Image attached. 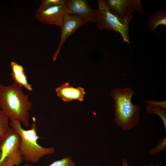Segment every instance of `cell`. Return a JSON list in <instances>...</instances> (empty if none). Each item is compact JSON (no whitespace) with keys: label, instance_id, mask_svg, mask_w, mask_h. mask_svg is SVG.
<instances>
[{"label":"cell","instance_id":"4fadbf2b","mask_svg":"<svg viewBox=\"0 0 166 166\" xmlns=\"http://www.w3.org/2000/svg\"><path fill=\"white\" fill-rule=\"evenodd\" d=\"M147 112L151 114L157 115L163 121L164 127L166 130V110L158 106L148 104L146 107Z\"/></svg>","mask_w":166,"mask_h":166},{"label":"cell","instance_id":"7c38bea8","mask_svg":"<svg viewBox=\"0 0 166 166\" xmlns=\"http://www.w3.org/2000/svg\"><path fill=\"white\" fill-rule=\"evenodd\" d=\"M160 25H166V11L164 10L154 12L149 17L148 26L151 31L155 32Z\"/></svg>","mask_w":166,"mask_h":166},{"label":"cell","instance_id":"2e32d148","mask_svg":"<svg viewBox=\"0 0 166 166\" xmlns=\"http://www.w3.org/2000/svg\"><path fill=\"white\" fill-rule=\"evenodd\" d=\"M47 166H76V163L70 157L55 160Z\"/></svg>","mask_w":166,"mask_h":166},{"label":"cell","instance_id":"8992f818","mask_svg":"<svg viewBox=\"0 0 166 166\" xmlns=\"http://www.w3.org/2000/svg\"><path fill=\"white\" fill-rule=\"evenodd\" d=\"M108 7L118 18L132 20V14L135 10L142 14V6L140 0H106Z\"/></svg>","mask_w":166,"mask_h":166},{"label":"cell","instance_id":"e0dca14e","mask_svg":"<svg viewBox=\"0 0 166 166\" xmlns=\"http://www.w3.org/2000/svg\"><path fill=\"white\" fill-rule=\"evenodd\" d=\"M166 149V137L160 139L158 144L152 148L149 152L150 155L158 153Z\"/></svg>","mask_w":166,"mask_h":166},{"label":"cell","instance_id":"52a82bcc","mask_svg":"<svg viewBox=\"0 0 166 166\" xmlns=\"http://www.w3.org/2000/svg\"><path fill=\"white\" fill-rule=\"evenodd\" d=\"M69 12L65 4L52 6L40 11L36 10L35 17L45 24L61 26L65 17Z\"/></svg>","mask_w":166,"mask_h":166},{"label":"cell","instance_id":"9c48e42d","mask_svg":"<svg viewBox=\"0 0 166 166\" xmlns=\"http://www.w3.org/2000/svg\"><path fill=\"white\" fill-rule=\"evenodd\" d=\"M69 14L79 16L88 22H95L96 10L92 9L86 0H66Z\"/></svg>","mask_w":166,"mask_h":166},{"label":"cell","instance_id":"7a4b0ae2","mask_svg":"<svg viewBox=\"0 0 166 166\" xmlns=\"http://www.w3.org/2000/svg\"><path fill=\"white\" fill-rule=\"evenodd\" d=\"M134 94V91L129 87L115 88L110 93L114 101L115 121L125 131L136 127L139 121L140 107L131 101Z\"/></svg>","mask_w":166,"mask_h":166},{"label":"cell","instance_id":"5bb4252c","mask_svg":"<svg viewBox=\"0 0 166 166\" xmlns=\"http://www.w3.org/2000/svg\"><path fill=\"white\" fill-rule=\"evenodd\" d=\"M9 119L8 117L0 110V139L5 136L11 128Z\"/></svg>","mask_w":166,"mask_h":166},{"label":"cell","instance_id":"277c9868","mask_svg":"<svg viewBox=\"0 0 166 166\" xmlns=\"http://www.w3.org/2000/svg\"><path fill=\"white\" fill-rule=\"evenodd\" d=\"M95 23L100 30H108L120 33L123 42L129 43V24L131 20L119 18L109 10L105 0H97Z\"/></svg>","mask_w":166,"mask_h":166},{"label":"cell","instance_id":"5b68a950","mask_svg":"<svg viewBox=\"0 0 166 166\" xmlns=\"http://www.w3.org/2000/svg\"><path fill=\"white\" fill-rule=\"evenodd\" d=\"M21 137L12 128L0 139V166L21 165L24 161L20 151Z\"/></svg>","mask_w":166,"mask_h":166},{"label":"cell","instance_id":"ba28073f","mask_svg":"<svg viewBox=\"0 0 166 166\" xmlns=\"http://www.w3.org/2000/svg\"><path fill=\"white\" fill-rule=\"evenodd\" d=\"M87 22L82 18L71 14H67L65 17L60 26V40L58 48L53 54V61L56 60L62 46L67 38L77 29Z\"/></svg>","mask_w":166,"mask_h":166},{"label":"cell","instance_id":"ac0fdd59","mask_svg":"<svg viewBox=\"0 0 166 166\" xmlns=\"http://www.w3.org/2000/svg\"><path fill=\"white\" fill-rule=\"evenodd\" d=\"M145 102L148 104L158 106L164 110L166 109V101H155L147 100Z\"/></svg>","mask_w":166,"mask_h":166},{"label":"cell","instance_id":"603a6c76","mask_svg":"<svg viewBox=\"0 0 166 166\" xmlns=\"http://www.w3.org/2000/svg\"><path fill=\"white\" fill-rule=\"evenodd\" d=\"M0 155H1V152H0Z\"/></svg>","mask_w":166,"mask_h":166},{"label":"cell","instance_id":"30bf717a","mask_svg":"<svg viewBox=\"0 0 166 166\" xmlns=\"http://www.w3.org/2000/svg\"><path fill=\"white\" fill-rule=\"evenodd\" d=\"M57 96L62 100L68 102L72 100L83 101L86 92L84 89L81 87L74 88L65 82L55 89Z\"/></svg>","mask_w":166,"mask_h":166},{"label":"cell","instance_id":"3957f363","mask_svg":"<svg viewBox=\"0 0 166 166\" xmlns=\"http://www.w3.org/2000/svg\"><path fill=\"white\" fill-rule=\"evenodd\" d=\"M32 119L33 122L28 130L23 129L22 122L17 119L10 120L9 124L21 137L20 148L23 160L34 164L44 156L54 153L55 150L53 147L45 148L38 144L37 141L40 137L37 134L35 119Z\"/></svg>","mask_w":166,"mask_h":166},{"label":"cell","instance_id":"9a60e30c","mask_svg":"<svg viewBox=\"0 0 166 166\" xmlns=\"http://www.w3.org/2000/svg\"><path fill=\"white\" fill-rule=\"evenodd\" d=\"M65 2L66 0H42L36 11H40L52 6L65 4Z\"/></svg>","mask_w":166,"mask_h":166},{"label":"cell","instance_id":"ffe728a7","mask_svg":"<svg viewBox=\"0 0 166 166\" xmlns=\"http://www.w3.org/2000/svg\"><path fill=\"white\" fill-rule=\"evenodd\" d=\"M148 166H161L158 164H151L148 165Z\"/></svg>","mask_w":166,"mask_h":166},{"label":"cell","instance_id":"44dd1931","mask_svg":"<svg viewBox=\"0 0 166 166\" xmlns=\"http://www.w3.org/2000/svg\"><path fill=\"white\" fill-rule=\"evenodd\" d=\"M23 166H33L31 164H26L23 165Z\"/></svg>","mask_w":166,"mask_h":166},{"label":"cell","instance_id":"6da1fadb","mask_svg":"<svg viewBox=\"0 0 166 166\" xmlns=\"http://www.w3.org/2000/svg\"><path fill=\"white\" fill-rule=\"evenodd\" d=\"M0 102L1 110L10 120L17 119L25 126H29L33 103L22 87L14 81L6 86L0 84Z\"/></svg>","mask_w":166,"mask_h":166},{"label":"cell","instance_id":"8fae6325","mask_svg":"<svg viewBox=\"0 0 166 166\" xmlns=\"http://www.w3.org/2000/svg\"><path fill=\"white\" fill-rule=\"evenodd\" d=\"M11 67L12 70L11 76L14 81L20 86H23L28 90L32 91V85L28 82L22 66L15 62L12 61Z\"/></svg>","mask_w":166,"mask_h":166},{"label":"cell","instance_id":"7402d4cb","mask_svg":"<svg viewBox=\"0 0 166 166\" xmlns=\"http://www.w3.org/2000/svg\"><path fill=\"white\" fill-rule=\"evenodd\" d=\"M1 105L0 102V110H1Z\"/></svg>","mask_w":166,"mask_h":166},{"label":"cell","instance_id":"d6986e66","mask_svg":"<svg viewBox=\"0 0 166 166\" xmlns=\"http://www.w3.org/2000/svg\"><path fill=\"white\" fill-rule=\"evenodd\" d=\"M110 166H113L111 165ZM122 166H128L127 160L126 159L124 158L122 160Z\"/></svg>","mask_w":166,"mask_h":166}]
</instances>
